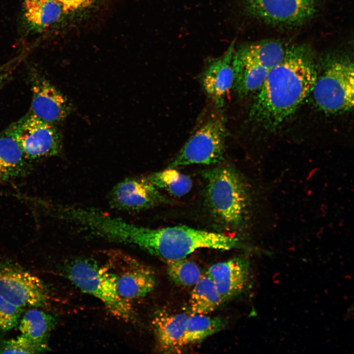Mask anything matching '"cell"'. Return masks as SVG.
<instances>
[{
    "mask_svg": "<svg viewBox=\"0 0 354 354\" xmlns=\"http://www.w3.org/2000/svg\"><path fill=\"white\" fill-rule=\"evenodd\" d=\"M354 77L353 62L338 60L331 63L317 79L312 91L318 108L328 114L351 110L354 103Z\"/></svg>",
    "mask_w": 354,
    "mask_h": 354,
    "instance_id": "5b68a950",
    "label": "cell"
},
{
    "mask_svg": "<svg viewBox=\"0 0 354 354\" xmlns=\"http://www.w3.org/2000/svg\"><path fill=\"white\" fill-rule=\"evenodd\" d=\"M48 350V345L35 343L23 335L0 342V354H38Z\"/></svg>",
    "mask_w": 354,
    "mask_h": 354,
    "instance_id": "d4e9b609",
    "label": "cell"
},
{
    "mask_svg": "<svg viewBox=\"0 0 354 354\" xmlns=\"http://www.w3.org/2000/svg\"><path fill=\"white\" fill-rule=\"evenodd\" d=\"M68 278L82 292L99 299L115 317L127 323L137 320L130 301L118 293L115 279L102 265L88 258H77L67 266Z\"/></svg>",
    "mask_w": 354,
    "mask_h": 354,
    "instance_id": "277c9868",
    "label": "cell"
},
{
    "mask_svg": "<svg viewBox=\"0 0 354 354\" xmlns=\"http://www.w3.org/2000/svg\"><path fill=\"white\" fill-rule=\"evenodd\" d=\"M226 324L227 321L221 318L206 314H191L186 321L182 346L201 341L222 330Z\"/></svg>",
    "mask_w": 354,
    "mask_h": 354,
    "instance_id": "44dd1931",
    "label": "cell"
},
{
    "mask_svg": "<svg viewBox=\"0 0 354 354\" xmlns=\"http://www.w3.org/2000/svg\"><path fill=\"white\" fill-rule=\"evenodd\" d=\"M32 100L29 113L45 122L56 125L70 114L66 98L42 76L32 75Z\"/></svg>",
    "mask_w": 354,
    "mask_h": 354,
    "instance_id": "8fae6325",
    "label": "cell"
},
{
    "mask_svg": "<svg viewBox=\"0 0 354 354\" xmlns=\"http://www.w3.org/2000/svg\"><path fill=\"white\" fill-rule=\"evenodd\" d=\"M254 15L279 24H294L309 18L315 11L314 0H245Z\"/></svg>",
    "mask_w": 354,
    "mask_h": 354,
    "instance_id": "7c38bea8",
    "label": "cell"
},
{
    "mask_svg": "<svg viewBox=\"0 0 354 354\" xmlns=\"http://www.w3.org/2000/svg\"><path fill=\"white\" fill-rule=\"evenodd\" d=\"M30 160L56 156L62 150V139L56 125L28 113L5 130Z\"/></svg>",
    "mask_w": 354,
    "mask_h": 354,
    "instance_id": "ba28073f",
    "label": "cell"
},
{
    "mask_svg": "<svg viewBox=\"0 0 354 354\" xmlns=\"http://www.w3.org/2000/svg\"><path fill=\"white\" fill-rule=\"evenodd\" d=\"M0 295L20 307L47 306L49 292L42 281L16 265L0 261Z\"/></svg>",
    "mask_w": 354,
    "mask_h": 354,
    "instance_id": "9c48e42d",
    "label": "cell"
},
{
    "mask_svg": "<svg viewBox=\"0 0 354 354\" xmlns=\"http://www.w3.org/2000/svg\"><path fill=\"white\" fill-rule=\"evenodd\" d=\"M115 235L118 242L137 246L166 262L185 258L199 248L224 251L241 245L237 237L223 233L185 226L153 229L125 220L118 224Z\"/></svg>",
    "mask_w": 354,
    "mask_h": 354,
    "instance_id": "7a4b0ae2",
    "label": "cell"
},
{
    "mask_svg": "<svg viewBox=\"0 0 354 354\" xmlns=\"http://www.w3.org/2000/svg\"><path fill=\"white\" fill-rule=\"evenodd\" d=\"M240 49L254 61L269 70L278 64L287 53L281 44L274 41L253 44Z\"/></svg>",
    "mask_w": 354,
    "mask_h": 354,
    "instance_id": "603a6c76",
    "label": "cell"
},
{
    "mask_svg": "<svg viewBox=\"0 0 354 354\" xmlns=\"http://www.w3.org/2000/svg\"><path fill=\"white\" fill-rule=\"evenodd\" d=\"M226 301L242 293L248 287L250 263L243 256L215 263L206 271Z\"/></svg>",
    "mask_w": 354,
    "mask_h": 354,
    "instance_id": "4fadbf2b",
    "label": "cell"
},
{
    "mask_svg": "<svg viewBox=\"0 0 354 354\" xmlns=\"http://www.w3.org/2000/svg\"><path fill=\"white\" fill-rule=\"evenodd\" d=\"M10 75L8 71H0V88L8 81Z\"/></svg>",
    "mask_w": 354,
    "mask_h": 354,
    "instance_id": "83f0119b",
    "label": "cell"
},
{
    "mask_svg": "<svg viewBox=\"0 0 354 354\" xmlns=\"http://www.w3.org/2000/svg\"><path fill=\"white\" fill-rule=\"evenodd\" d=\"M317 79L310 59L298 53H286L269 70L260 88L251 118L267 128L276 127L299 108Z\"/></svg>",
    "mask_w": 354,
    "mask_h": 354,
    "instance_id": "6da1fadb",
    "label": "cell"
},
{
    "mask_svg": "<svg viewBox=\"0 0 354 354\" xmlns=\"http://www.w3.org/2000/svg\"><path fill=\"white\" fill-rule=\"evenodd\" d=\"M103 265L113 276L119 295L129 301L145 296L155 287L153 270L126 252L107 251Z\"/></svg>",
    "mask_w": 354,
    "mask_h": 354,
    "instance_id": "52a82bcc",
    "label": "cell"
},
{
    "mask_svg": "<svg viewBox=\"0 0 354 354\" xmlns=\"http://www.w3.org/2000/svg\"><path fill=\"white\" fill-rule=\"evenodd\" d=\"M29 161L17 142L5 131L0 133V180L26 176L30 169Z\"/></svg>",
    "mask_w": 354,
    "mask_h": 354,
    "instance_id": "e0dca14e",
    "label": "cell"
},
{
    "mask_svg": "<svg viewBox=\"0 0 354 354\" xmlns=\"http://www.w3.org/2000/svg\"><path fill=\"white\" fill-rule=\"evenodd\" d=\"M232 64L233 87L240 96L259 89L270 70L254 61L240 48L234 52Z\"/></svg>",
    "mask_w": 354,
    "mask_h": 354,
    "instance_id": "2e32d148",
    "label": "cell"
},
{
    "mask_svg": "<svg viewBox=\"0 0 354 354\" xmlns=\"http://www.w3.org/2000/svg\"><path fill=\"white\" fill-rule=\"evenodd\" d=\"M147 178L158 188L168 192L175 197H181L191 189L192 181L188 176L182 174L174 168L152 173Z\"/></svg>",
    "mask_w": 354,
    "mask_h": 354,
    "instance_id": "7402d4cb",
    "label": "cell"
},
{
    "mask_svg": "<svg viewBox=\"0 0 354 354\" xmlns=\"http://www.w3.org/2000/svg\"><path fill=\"white\" fill-rule=\"evenodd\" d=\"M234 45L233 41L223 55L211 59L203 74L202 85L205 92L218 108L224 105L226 98L233 86Z\"/></svg>",
    "mask_w": 354,
    "mask_h": 354,
    "instance_id": "5bb4252c",
    "label": "cell"
},
{
    "mask_svg": "<svg viewBox=\"0 0 354 354\" xmlns=\"http://www.w3.org/2000/svg\"><path fill=\"white\" fill-rule=\"evenodd\" d=\"M24 7L28 22L39 29L57 23L66 14L62 7L54 0H26Z\"/></svg>",
    "mask_w": 354,
    "mask_h": 354,
    "instance_id": "ffe728a7",
    "label": "cell"
},
{
    "mask_svg": "<svg viewBox=\"0 0 354 354\" xmlns=\"http://www.w3.org/2000/svg\"><path fill=\"white\" fill-rule=\"evenodd\" d=\"M23 310L0 295V335L19 324Z\"/></svg>",
    "mask_w": 354,
    "mask_h": 354,
    "instance_id": "484cf974",
    "label": "cell"
},
{
    "mask_svg": "<svg viewBox=\"0 0 354 354\" xmlns=\"http://www.w3.org/2000/svg\"><path fill=\"white\" fill-rule=\"evenodd\" d=\"M111 206L117 209L139 212L168 204L170 200L145 177L125 178L110 192Z\"/></svg>",
    "mask_w": 354,
    "mask_h": 354,
    "instance_id": "30bf717a",
    "label": "cell"
},
{
    "mask_svg": "<svg viewBox=\"0 0 354 354\" xmlns=\"http://www.w3.org/2000/svg\"><path fill=\"white\" fill-rule=\"evenodd\" d=\"M63 8L65 14H73L77 16L87 12L94 7L100 0H54Z\"/></svg>",
    "mask_w": 354,
    "mask_h": 354,
    "instance_id": "4316f807",
    "label": "cell"
},
{
    "mask_svg": "<svg viewBox=\"0 0 354 354\" xmlns=\"http://www.w3.org/2000/svg\"><path fill=\"white\" fill-rule=\"evenodd\" d=\"M188 316L185 313L173 314L164 311H158L155 314L151 324L158 348L161 352L175 353L182 347Z\"/></svg>",
    "mask_w": 354,
    "mask_h": 354,
    "instance_id": "9a60e30c",
    "label": "cell"
},
{
    "mask_svg": "<svg viewBox=\"0 0 354 354\" xmlns=\"http://www.w3.org/2000/svg\"><path fill=\"white\" fill-rule=\"evenodd\" d=\"M209 276L206 272L194 285L189 301L191 314H208L224 302Z\"/></svg>",
    "mask_w": 354,
    "mask_h": 354,
    "instance_id": "ac0fdd59",
    "label": "cell"
},
{
    "mask_svg": "<svg viewBox=\"0 0 354 354\" xmlns=\"http://www.w3.org/2000/svg\"><path fill=\"white\" fill-rule=\"evenodd\" d=\"M166 263L167 273L169 278L180 286H194L203 274L195 263L185 258L167 261Z\"/></svg>",
    "mask_w": 354,
    "mask_h": 354,
    "instance_id": "cb8c5ba5",
    "label": "cell"
},
{
    "mask_svg": "<svg viewBox=\"0 0 354 354\" xmlns=\"http://www.w3.org/2000/svg\"><path fill=\"white\" fill-rule=\"evenodd\" d=\"M202 175L206 205L213 220L228 229L240 228L246 221L250 201L243 178L228 166L205 170Z\"/></svg>",
    "mask_w": 354,
    "mask_h": 354,
    "instance_id": "3957f363",
    "label": "cell"
},
{
    "mask_svg": "<svg viewBox=\"0 0 354 354\" xmlns=\"http://www.w3.org/2000/svg\"><path fill=\"white\" fill-rule=\"evenodd\" d=\"M57 323L53 315L32 308L27 311L20 319L19 329L23 335L38 344L48 345L51 331Z\"/></svg>",
    "mask_w": 354,
    "mask_h": 354,
    "instance_id": "d6986e66",
    "label": "cell"
},
{
    "mask_svg": "<svg viewBox=\"0 0 354 354\" xmlns=\"http://www.w3.org/2000/svg\"><path fill=\"white\" fill-rule=\"evenodd\" d=\"M226 128L223 119L212 117L190 137L168 168L191 164H215L223 159Z\"/></svg>",
    "mask_w": 354,
    "mask_h": 354,
    "instance_id": "8992f818",
    "label": "cell"
}]
</instances>
